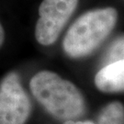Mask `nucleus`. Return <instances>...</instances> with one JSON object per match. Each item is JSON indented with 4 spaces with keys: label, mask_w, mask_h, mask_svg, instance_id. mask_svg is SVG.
Returning <instances> with one entry per match:
<instances>
[{
    "label": "nucleus",
    "mask_w": 124,
    "mask_h": 124,
    "mask_svg": "<svg viewBox=\"0 0 124 124\" xmlns=\"http://www.w3.org/2000/svg\"><path fill=\"white\" fill-rule=\"evenodd\" d=\"M63 124H95L90 120H85V121H75V120H67L64 121Z\"/></svg>",
    "instance_id": "obj_8"
},
{
    "label": "nucleus",
    "mask_w": 124,
    "mask_h": 124,
    "mask_svg": "<svg viewBox=\"0 0 124 124\" xmlns=\"http://www.w3.org/2000/svg\"><path fill=\"white\" fill-rule=\"evenodd\" d=\"M124 59V37H120L116 40L108 50V53L105 57V62L107 64L118 62Z\"/></svg>",
    "instance_id": "obj_7"
},
{
    "label": "nucleus",
    "mask_w": 124,
    "mask_h": 124,
    "mask_svg": "<svg viewBox=\"0 0 124 124\" xmlns=\"http://www.w3.org/2000/svg\"><path fill=\"white\" fill-rule=\"evenodd\" d=\"M118 18L113 8L93 9L84 13L72 24L62 41L64 53L71 58L85 57L108 38Z\"/></svg>",
    "instance_id": "obj_2"
},
{
    "label": "nucleus",
    "mask_w": 124,
    "mask_h": 124,
    "mask_svg": "<svg viewBox=\"0 0 124 124\" xmlns=\"http://www.w3.org/2000/svg\"><path fill=\"white\" fill-rule=\"evenodd\" d=\"M95 85L105 93L124 92V59L102 67L95 76Z\"/></svg>",
    "instance_id": "obj_5"
},
{
    "label": "nucleus",
    "mask_w": 124,
    "mask_h": 124,
    "mask_svg": "<svg viewBox=\"0 0 124 124\" xmlns=\"http://www.w3.org/2000/svg\"><path fill=\"white\" fill-rule=\"evenodd\" d=\"M98 124H124V107L120 102L108 104L98 115Z\"/></svg>",
    "instance_id": "obj_6"
},
{
    "label": "nucleus",
    "mask_w": 124,
    "mask_h": 124,
    "mask_svg": "<svg viewBox=\"0 0 124 124\" xmlns=\"http://www.w3.org/2000/svg\"><path fill=\"white\" fill-rule=\"evenodd\" d=\"M37 101L54 118L73 120L85 112V99L75 85L51 71L37 73L30 82Z\"/></svg>",
    "instance_id": "obj_1"
},
{
    "label": "nucleus",
    "mask_w": 124,
    "mask_h": 124,
    "mask_svg": "<svg viewBox=\"0 0 124 124\" xmlns=\"http://www.w3.org/2000/svg\"><path fill=\"white\" fill-rule=\"evenodd\" d=\"M78 0H43L39 8L35 38L40 44H53L77 8Z\"/></svg>",
    "instance_id": "obj_3"
},
{
    "label": "nucleus",
    "mask_w": 124,
    "mask_h": 124,
    "mask_svg": "<svg viewBox=\"0 0 124 124\" xmlns=\"http://www.w3.org/2000/svg\"><path fill=\"white\" fill-rule=\"evenodd\" d=\"M4 40H5V31H4V29H3L2 24L0 23V47L3 44Z\"/></svg>",
    "instance_id": "obj_9"
},
{
    "label": "nucleus",
    "mask_w": 124,
    "mask_h": 124,
    "mask_svg": "<svg viewBox=\"0 0 124 124\" xmlns=\"http://www.w3.org/2000/svg\"><path fill=\"white\" fill-rule=\"evenodd\" d=\"M31 111V100L19 76L9 73L0 83V124H24Z\"/></svg>",
    "instance_id": "obj_4"
}]
</instances>
